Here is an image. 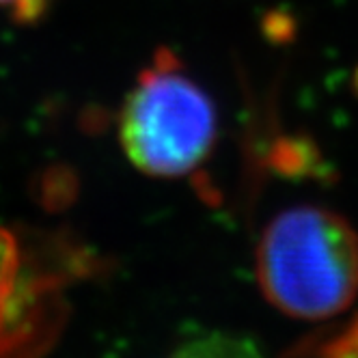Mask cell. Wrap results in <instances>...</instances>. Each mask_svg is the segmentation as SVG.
Wrapping results in <instances>:
<instances>
[{
  "label": "cell",
  "mask_w": 358,
  "mask_h": 358,
  "mask_svg": "<svg viewBox=\"0 0 358 358\" xmlns=\"http://www.w3.org/2000/svg\"><path fill=\"white\" fill-rule=\"evenodd\" d=\"M255 272L280 313L313 322L335 317L358 296V234L328 208H289L264 229Z\"/></svg>",
  "instance_id": "6da1fadb"
},
{
  "label": "cell",
  "mask_w": 358,
  "mask_h": 358,
  "mask_svg": "<svg viewBox=\"0 0 358 358\" xmlns=\"http://www.w3.org/2000/svg\"><path fill=\"white\" fill-rule=\"evenodd\" d=\"M216 106L169 50L138 76L119 115V141L138 171L177 179L196 171L214 149Z\"/></svg>",
  "instance_id": "7a4b0ae2"
},
{
  "label": "cell",
  "mask_w": 358,
  "mask_h": 358,
  "mask_svg": "<svg viewBox=\"0 0 358 358\" xmlns=\"http://www.w3.org/2000/svg\"><path fill=\"white\" fill-rule=\"evenodd\" d=\"M41 304L39 283L29 280L15 236L0 227V358H29L43 341Z\"/></svg>",
  "instance_id": "3957f363"
},
{
  "label": "cell",
  "mask_w": 358,
  "mask_h": 358,
  "mask_svg": "<svg viewBox=\"0 0 358 358\" xmlns=\"http://www.w3.org/2000/svg\"><path fill=\"white\" fill-rule=\"evenodd\" d=\"M173 358H264L248 337L229 332H206L179 345Z\"/></svg>",
  "instance_id": "277c9868"
},
{
  "label": "cell",
  "mask_w": 358,
  "mask_h": 358,
  "mask_svg": "<svg viewBox=\"0 0 358 358\" xmlns=\"http://www.w3.org/2000/svg\"><path fill=\"white\" fill-rule=\"evenodd\" d=\"M48 5V0H0V9H7L20 22L37 20Z\"/></svg>",
  "instance_id": "5b68a950"
}]
</instances>
